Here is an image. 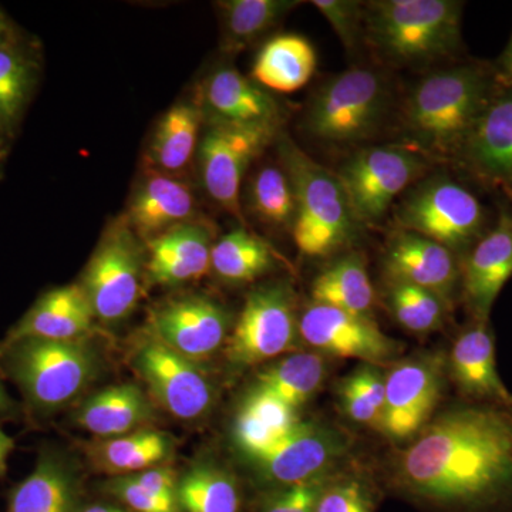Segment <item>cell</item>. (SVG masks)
Here are the masks:
<instances>
[{"label": "cell", "instance_id": "1", "mask_svg": "<svg viewBox=\"0 0 512 512\" xmlns=\"http://www.w3.org/2000/svg\"><path fill=\"white\" fill-rule=\"evenodd\" d=\"M407 493L439 507L490 512L512 503V406L471 403L430 421L400 458Z\"/></svg>", "mask_w": 512, "mask_h": 512}, {"label": "cell", "instance_id": "2", "mask_svg": "<svg viewBox=\"0 0 512 512\" xmlns=\"http://www.w3.org/2000/svg\"><path fill=\"white\" fill-rule=\"evenodd\" d=\"M498 84L493 66L481 62L457 63L421 79L403 109L416 151L456 163Z\"/></svg>", "mask_w": 512, "mask_h": 512}, {"label": "cell", "instance_id": "3", "mask_svg": "<svg viewBox=\"0 0 512 512\" xmlns=\"http://www.w3.org/2000/svg\"><path fill=\"white\" fill-rule=\"evenodd\" d=\"M463 2L377 0L366 3L365 35L377 55L397 66L457 59L463 50Z\"/></svg>", "mask_w": 512, "mask_h": 512}, {"label": "cell", "instance_id": "4", "mask_svg": "<svg viewBox=\"0 0 512 512\" xmlns=\"http://www.w3.org/2000/svg\"><path fill=\"white\" fill-rule=\"evenodd\" d=\"M279 154L296 197L292 235L303 255L322 258L355 237L357 222L338 175L330 173L289 138L279 141Z\"/></svg>", "mask_w": 512, "mask_h": 512}, {"label": "cell", "instance_id": "5", "mask_svg": "<svg viewBox=\"0 0 512 512\" xmlns=\"http://www.w3.org/2000/svg\"><path fill=\"white\" fill-rule=\"evenodd\" d=\"M389 100V86L382 74L353 67L333 76L315 93L306 111L305 126L323 143H360L375 136Z\"/></svg>", "mask_w": 512, "mask_h": 512}, {"label": "cell", "instance_id": "6", "mask_svg": "<svg viewBox=\"0 0 512 512\" xmlns=\"http://www.w3.org/2000/svg\"><path fill=\"white\" fill-rule=\"evenodd\" d=\"M3 362L28 402L39 410L69 403L92 379L96 359L82 340L26 338L3 346Z\"/></svg>", "mask_w": 512, "mask_h": 512}, {"label": "cell", "instance_id": "7", "mask_svg": "<svg viewBox=\"0 0 512 512\" xmlns=\"http://www.w3.org/2000/svg\"><path fill=\"white\" fill-rule=\"evenodd\" d=\"M494 218L476 192L444 175L417 188L397 212L402 231L429 238L456 255H466Z\"/></svg>", "mask_w": 512, "mask_h": 512}, {"label": "cell", "instance_id": "8", "mask_svg": "<svg viewBox=\"0 0 512 512\" xmlns=\"http://www.w3.org/2000/svg\"><path fill=\"white\" fill-rule=\"evenodd\" d=\"M275 124H239L212 119L198 146L205 190L229 214L244 221L242 181L249 165L275 140Z\"/></svg>", "mask_w": 512, "mask_h": 512}, {"label": "cell", "instance_id": "9", "mask_svg": "<svg viewBox=\"0 0 512 512\" xmlns=\"http://www.w3.org/2000/svg\"><path fill=\"white\" fill-rule=\"evenodd\" d=\"M426 168L416 148L377 146L357 151L336 175L357 222L370 224L379 221Z\"/></svg>", "mask_w": 512, "mask_h": 512}, {"label": "cell", "instance_id": "10", "mask_svg": "<svg viewBox=\"0 0 512 512\" xmlns=\"http://www.w3.org/2000/svg\"><path fill=\"white\" fill-rule=\"evenodd\" d=\"M143 252L137 235L124 221H116L101 239L87 266L83 289L94 315L106 322L127 318L141 293Z\"/></svg>", "mask_w": 512, "mask_h": 512}, {"label": "cell", "instance_id": "11", "mask_svg": "<svg viewBox=\"0 0 512 512\" xmlns=\"http://www.w3.org/2000/svg\"><path fill=\"white\" fill-rule=\"evenodd\" d=\"M292 293L284 285L261 286L247 296L228 342V357L239 366L274 359L298 336Z\"/></svg>", "mask_w": 512, "mask_h": 512}, {"label": "cell", "instance_id": "12", "mask_svg": "<svg viewBox=\"0 0 512 512\" xmlns=\"http://www.w3.org/2000/svg\"><path fill=\"white\" fill-rule=\"evenodd\" d=\"M444 387V360L420 356L393 367L386 377L384 436L404 441L419 436L430 423Z\"/></svg>", "mask_w": 512, "mask_h": 512}, {"label": "cell", "instance_id": "13", "mask_svg": "<svg viewBox=\"0 0 512 512\" xmlns=\"http://www.w3.org/2000/svg\"><path fill=\"white\" fill-rule=\"evenodd\" d=\"M456 163L477 184L512 205V87L498 84Z\"/></svg>", "mask_w": 512, "mask_h": 512}, {"label": "cell", "instance_id": "14", "mask_svg": "<svg viewBox=\"0 0 512 512\" xmlns=\"http://www.w3.org/2000/svg\"><path fill=\"white\" fill-rule=\"evenodd\" d=\"M512 278V205H500L487 232L461 261V295L473 319H490L498 295Z\"/></svg>", "mask_w": 512, "mask_h": 512}, {"label": "cell", "instance_id": "15", "mask_svg": "<svg viewBox=\"0 0 512 512\" xmlns=\"http://www.w3.org/2000/svg\"><path fill=\"white\" fill-rule=\"evenodd\" d=\"M299 333L320 352L365 360L370 365L386 362L400 350L370 316L352 315L318 303L303 312Z\"/></svg>", "mask_w": 512, "mask_h": 512}, {"label": "cell", "instance_id": "16", "mask_svg": "<svg viewBox=\"0 0 512 512\" xmlns=\"http://www.w3.org/2000/svg\"><path fill=\"white\" fill-rule=\"evenodd\" d=\"M228 313L205 296L174 299L150 315L151 335L188 360H201L221 348L228 330Z\"/></svg>", "mask_w": 512, "mask_h": 512}, {"label": "cell", "instance_id": "17", "mask_svg": "<svg viewBox=\"0 0 512 512\" xmlns=\"http://www.w3.org/2000/svg\"><path fill=\"white\" fill-rule=\"evenodd\" d=\"M136 366L154 396L178 419H197L210 409L212 389L207 377L164 343L157 339L144 343Z\"/></svg>", "mask_w": 512, "mask_h": 512}, {"label": "cell", "instance_id": "18", "mask_svg": "<svg viewBox=\"0 0 512 512\" xmlns=\"http://www.w3.org/2000/svg\"><path fill=\"white\" fill-rule=\"evenodd\" d=\"M384 271L389 282L426 289L451 305L461 289V262L453 251L419 234L400 231L387 245Z\"/></svg>", "mask_w": 512, "mask_h": 512}, {"label": "cell", "instance_id": "19", "mask_svg": "<svg viewBox=\"0 0 512 512\" xmlns=\"http://www.w3.org/2000/svg\"><path fill=\"white\" fill-rule=\"evenodd\" d=\"M448 372L471 402L512 406V393L498 375L490 319L471 318L451 348Z\"/></svg>", "mask_w": 512, "mask_h": 512}, {"label": "cell", "instance_id": "20", "mask_svg": "<svg viewBox=\"0 0 512 512\" xmlns=\"http://www.w3.org/2000/svg\"><path fill=\"white\" fill-rule=\"evenodd\" d=\"M342 451L343 441L338 434L299 423L289 436L252 460L258 463L266 478L289 487L326 476Z\"/></svg>", "mask_w": 512, "mask_h": 512}, {"label": "cell", "instance_id": "21", "mask_svg": "<svg viewBox=\"0 0 512 512\" xmlns=\"http://www.w3.org/2000/svg\"><path fill=\"white\" fill-rule=\"evenodd\" d=\"M212 229L188 221L148 241L147 272L158 285L195 281L211 268Z\"/></svg>", "mask_w": 512, "mask_h": 512}, {"label": "cell", "instance_id": "22", "mask_svg": "<svg viewBox=\"0 0 512 512\" xmlns=\"http://www.w3.org/2000/svg\"><path fill=\"white\" fill-rule=\"evenodd\" d=\"M94 311L82 285L43 293L9 333L6 343L26 338L79 340L93 326Z\"/></svg>", "mask_w": 512, "mask_h": 512}, {"label": "cell", "instance_id": "23", "mask_svg": "<svg viewBox=\"0 0 512 512\" xmlns=\"http://www.w3.org/2000/svg\"><path fill=\"white\" fill-rule=\"evenodd\" d=\"M195 198L183 181L151 171L138 187L126 217L137 237L150 239L192 220Z\"/></svg>", "mask_w": 512, "mask_h": 512}, {"label": "cell", "instance_id": "24", "mask_svg": "<svg viewBox=\"0 0 512 512\" xmlns=\"http://www.w3.org/2000/svg\"><path fill=\"white\" fill-rule=\"evenodd\" d=\"M204 97L214 113L212 119L278 126L281 110L271 94L232 67H222L212 74Z\"/></svg>", "mask_w": 512, "mask_h": 512}, {"label": "cell", "instance_id": "25", "mask_svg": "<svg viewBox=\"0 0 512 512\" xmlns=\"http://www.w3.org/2000/svg\"><path fill=\"white\" fill-rule=\"evenodd\" d=\"M318 66L315 47L299 35L272 37L259 50L252 79L278 93H295L311 82Z\"/></svg>", "mask_w": 512, "mask_h": 512}, {"label": "cell", "instance_id": "26", "mask_svg": "<svg viewBox=\"0 0 512 512\" xmlns=\"http://www.w3.org/2000/svg\"><path fill=\"white\" fill-rule=\"evenodd\" d=\"M299 423L295 410L255 387L239 410L235 439L244 453L255 458L289 436Z\"/></svg>", "mask_w": 512, "mask_h": 512}, {"label": "cell", "instance_id": "27", "mask_svg": "<svg viewBox=\"0 0 512 512\" xmlns=\"http://www.w3.org/2000/svg\"><path fill=\"white\" fill-rule=\"evenodd\" d=\"M153 417L144 393L133 384L109 387L87 400L77 420L80 426L99 437L130 434Z\"/></svg>", "mask_w": 512, "mask_h": 512}, {"label": "cell", "instance_id": "28", "mask_svg": "<svg viewBox=\"0 0 512 512\" xmlns=\"http://www.w3.org/2000/svg\"><path fill=\"white\" fill-rule=\"evenodd\" d=\"M76 481L52 454H43L35 470L10 494L8 512H74Z\"/></svg>", "mask_w": 512, "mask_h": 512}, {"label": "cell", "instance_id": "29", "mask_svg": "<svg viewBox=\"0 0 512 512\" xmlns=\"http://www.w3.org/2000/svg\"><path fill=\"white\" fill-rule=\"evenodd\" d=\"M313 303L352 315L370 316L375 289L362 256L350 254L328 266L312 285Z\"/></svg>", "mask_w": 512, "mask_h": 512}, {"label": "cell", "instance_id": "30", "mask_svg": "<svg viewBox=\"0 0 512 512\" xmlns=\"http://www.w3.org/2000/svg\"><path fill=\"white\" fill-rule=\"evenodd\" d=\"M202 120L204 113L195 103H178L165 113L150 150L158 171L170 175L188 167L200 146Z\"/></svg>", "mask_w": 512, "mask_h": 512}, {"label": "cell", "instance_id": "31", "mask_svg": "<svg viewBox=\"0 0 512 512\" xmlns=\"http://www.w3.org/2000/svg\"><path fill=\"white\" fill-rule=\"evenodd\" d=\"M325 375V360L318 353H295L262 372L256 387L298 412L318 392Z\"/></svg>", "mask_w": 512, "mask_h": 512}, {"label": "cell", "instance_id": "32", "mask_svg": "<svg viewBox=\"0 0 512 512\" xmlns=\"http://www.w3.org/2000/svg\"><path fill=\"white\" fill-rule=\"evenodd\" d=\"M171 441L157 431H141L111 437L92 448L94 463L114 474H133L154 468L170 456Z\"/></svg>", "mask_w": 512, "mask_h": 512}, {"label": "cell", "instance_id": "33", "mask_svg": "<svg viewBox=\"0 0 512 512\" xmlns=\"http://www.w3.org/2000/svg\"><path fill=\"white\" fill-rule=\"evenodd\" d=\"M274 251L264 239L238 228L212 247L211 268L234 284H247L266 274L274 265Z\"/></svg>", "mask_w": 512, "mask_h": 512}, {"label": "cell", "instance_id": "34", "mask_svg": "<svg viewBox=\"0 0 512 512\" xmlns=\"http://www.w3.org/2000/svg\"><path fill=\"white\" fill-rule=\"evenodd\" d=\"M37 64L18 40L0 45V134L10 136L36 84Z\"/></svg>", "mask_w": 512, "mask_h": 512}, {"label": "cell", "instance_id": "35", "mask_svg": "<svg viewBox=\"0 0 512 512\" xmlns=\"http://www.w3.org/2000/svg\"><path fill=\"white\" fill-rule=\"evenodd\" d=\"M295 0H227L220 2L224 43L228 52H239L278 25L296 6Z\"/></svg>", "mask_w": 512, "mask_h": 512}, {"label": "cell", "instance_id": "36", "mask_svg": "<svg viewBox=\"0 0 512 512\" xmlns=\"http://www.w3.org/2000/svg\"><path fill=\"white\" fill-rule=\"evenodd\" d=\"M178 504L187 512H239L234 478L217 467L192 468L178 483Z\"/></svg>", "mask_w": 512, "mask_h": 512}, {"label": "cell", "instance_id": "37", "mask_svg": "<svg viewBox=\"0 0 512 512\" xmlns=\"http://www.w3.org/2000/svg\"><path fill=\"white\" fill-rule=\"evenodd\" d=\"M252 212L274 227H293L296 217V197L291 178L278 167L261 168L252 180L249 191Z\"/></svg>", "mask_w": 512, "mask_h": 512}, {"label": "cell", "instance_id": "38", "mask_svg": "<svg viewBox=\"0 0 512 512\" xmlns=\"http://www.w3.org/2000/svg\"><path fill=\"white\" fill-rule=\"evenodd\" d=\"M340 400L350 420L380 430L386 400V377L375 365L357 367L343 380Z\"/></svg>", "mask_w": 512, "mask_h": 512}, {"label": "cell", "instance_id": "39", "mask_svg": "<svg viewBox=\"0 0 512 512\" xmlns=\"http://www.w3.org/2000/svg\"><path fill=\"white\" fill-rule=\"evenodd\" d=\"M389 305L397 322L414 333L440 329L446 319L448 305L426 289L390 282Z\"/></svg>", "mask_w": 512, "mask_h": 512}, {"label": "cell", "instance_id": "40", "mask_svg": "<svg viewBox=\"0 0 512 512\" xmlns=\"http://www.w3.org/2000/svg\"><path fill=\"white\" fill-rule=\"evenodd\" d=\"M312 5L328 20L340 43L355 52L365 33L366 3L355 0H313Z\"/></svg>", "mask_w": 512, "mask_h": 512}, {"label": "cell", "instance_id": "41", "mask_svg": "<svg viewBox=\"0 0 512 512\" xmlns=\"http://www.w3.org/2000/svg\"><path fill=\"white\" fill-rule=\"evenodd\" d=\"M375 498L363 481L356 478L332 481L320 494L315 512H373Z\"/></svg>", "mask_w": 512, "mask_h": 512}, {"label": "cell", "instance_id": "42", "mask_svg": "<svg viewBox=\"0 0 512 512\" xmlns=\"http://www.w3.org/2000/svg\"><path fill=\"white\" fill-rule=\"evenodd\" d=\"M328 483V476H323L289 485L269 501L264 512H315L320 494Z\"/></svg>", "mask_w": 512, "mask_h": 512}, {"label": "cell", "instance_id": "43", "mask_svg": "<svg viewBox=\"0 0 512 512\" xmlns=\"http://www.w3.org/2000/svg\"><path fill=\"white\" fill-rule=\"evenodd\" d=\"M110 490L136 512H180V504L177 501L167 500L150 493L128 476L114 480L110 484Z\"/></svg>", "mask_w": 512, "mask_h": 512}, {"label": "cell", "instance_id": "44", "mask_svg": "<svg viewBox=\"0 0 512 512\" xmlns=\"http://www.w3.org/2000/svg\"><path fill=\"white\" fill-rule=\"evenodd\" d=\"M128 477L140 487L146 488L150 493L178 503L177 478H175L173 471L168 470V468H148V470Z\"/></svg>", "mask_w": 512, "mask_h": 512}, {"label": "cell", "instance_id": "45", "mask_svg": "<svg viewBox=\"0 0 512 512\" xmlns=\"http://www.w3.org/2000/svg\"><path fill=\"white\" fill-rule=\"evenodd\" d=\"M491 66H493L498 83L503 84V86L512 87V33L507 46L504 47L497 60L491 63Z\"/></svg>", "mask_w": 512, "mask_h": 512}, {"label": "cell", "instance_id": "46", "mask_svg": "<svg viewBox=\"0 0 512 512\" xmlns=\"http://www.w3.org/2000/svg\"><path fill=\"white\" fill-rule=\"evenodd\" d=\"M15 448V441L0 427V477L8 470V460Z\"/></svg>", "mask_w": 512, "mask_h": 512}, {"label": "cell", "instance_id": "47", "mask_svg": "<svg viewBox=\"0 0 512 512\" xmlns=\"http://www.w3.org/2000/svg\"><path fill=\"white\" fill-rule=\"evenodd\" d=\"M13 39L15 37H13L12 23H10L8 16L3 13V10L0 9V45Z\"/></svg>", "mask_w": 512, "mask_h": 512}, {"label": "cell", "instance_id": "48", "mask_svg": "<svg viewBox=\"0 0 512 512\" xmlns=\"http://www.w3.org/2000/svg\"><path fill=\"white\" fill-rule=\"evenodd\" d=\"M13 407L12 399L6 393V390L3 389L2 384H0V412H9Z\"/></svg>", "mask_w": 512, "mask_h": 512}, {"label": "cell", "instance_id": "49", "mask_svg": "<svg viewBox=\"0 0 512 512\" xmlns=\"http://www.w3.org/2000/svg\"><path fill=\"white\" fill-rule=\"evenodd\" d=\"M83 512H127L119 510V508L107 507V505H93V507L86 508Z\"/></svg>", "mask_w": 512, "mask_h": 512}]
</instances>
